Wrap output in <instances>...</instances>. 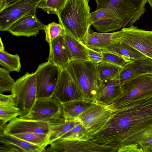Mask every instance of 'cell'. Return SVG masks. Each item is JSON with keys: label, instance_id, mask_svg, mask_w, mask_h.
<instances>
[{"label": "cell", "instance_id": "6da1fadb", "mask_svg": "<svg viewBox=\"0 0 152 152\" xmlns=\"http://www.w3.org/2000/svg\"><path fill=\"white\" fill-rule=\"evenodd\" d=\"M113 109L105 124L91 135L98 144L118 149L152 128V94Z\"/></svg>", "mask_w": 152, "mask_h": 152}, {"label": "cell", "instance_id": "7a4b0ae2", "mask_svg": "<svg viewBox=\"0 0 152 152\" xmlns=\"http://www.w3.org/2000/svg\"><path fill=\"white\" fill-rule=\"evenodd\" d=\"M89 2V0H67L57 16L64 30L82 43L91 25Z\"/></svg>", "mask_w": 152, "mask_h": 152}, {"label": "cell", "instance_id": "3957f363", "mask_svg": "<svg viewBox=\"0 0 152 152\" xmlns=\"http://www.w3.org/2000/svg\"><path fill=\"white\" fill-rule=\"evenodd\" d=\"M65 69L79 88L83 99L96 103V95L102 82L97 64L89 60H72Z\"/></svg>", "mask_w": 152, "mask_h": 152}, {"label": "cell", "instance_id": "277c9868", "mask_svg": "<svg viewBox=\"0 0 152 152\" xmlns=\"http://www.w3.org/2000/svg\"><path fill=\"white\" fill-rule=\"evenodd\" d=\"M96 10L106 9L113 12L121 20L124 28L138 20L146 10L148 0H95Z\"/></svg>", "mask_w": 152, "mask_h": 152}, {"label": "cell", "instance_id": "5b68a950", "mask_svg": "<svg viewBox=\"0 0 152 152\" xmlns=\"http://www.w3.org/2000/svg\"><path fill=\"white\" fill-rule=\"evenodd\" d=\"M15 96L20 117L27 115L34 105L37 98V86L35 73L27 72L15 82L11 92Z\"/></svg>", "mask_w": 152, "mask_h": 152}, {"label": "cell", "instance_id": "8992f818", "mask_svg": "<svg viewBox=\"0 0 152 152\" xmlns=\"http://www.w3.org/2000/svg\"><path fill=\"white\" fill-rule=\"evenodd\" d=\"M123 95L108 106L112 109L152 94V74L141 75L121 85Z\"/></svg>", "mask_w": 152, "mask_h": 152}, {"label": "cell", "instance_id": "52a82bcc", "mask_svg": "<svg viewBox=\"0 0 152 152\" xmlns=\"http://www.w3.org/2000/svg\"><path fill=\"white\" fill-rule=\"evenodd\" d=\"M42 0H17L0 10V30L7 31L15 23L24 16L36 14Z\"/></svg>", "mask_w": 152, "mask_h": 152}, {"label": "cell", "instance_id": "ba28073f", "mask_svg": "<svg viewBox=\"0 0 152 152\" xmlns=\"http://www.w3.org/2000/svg\"><path fill=\"white\" fill-rule=\"evenodd\" d=\"M60 69L50 62L40 64L34 73L37 86V99L53 97Z\"/></svg>", "mask_w": 152, "mask_h": 152}, {"label": "cell", "instance_id": "9c48e42d", "mask_svg": "<svg viewBox=\"0 0 152 152\" xmlns=\"http://www.w3.org/2000/svg\"><path fill=\"white\" fill-rule=\"evenodd\" d=\"M117 148L98 144L93 140L59 139L46 148L45 152H118Z\"/></svg>", "mask_w": 152, "mask_h": 152}, {"label": "cell", "instance_id": "30bf717a", "mask_svg": "<svg viewBox=\"0 0 152 152\" xmlns=\"http://www.w3.org/2000/svg\"><path fill=\"white\" fill-rule=\"evenodd\" d=\"M62 104L53 97L37 99L26 115L20 117L49 123L62 116Z\"/></svg>", "mask_w": 152, "mask_h": 152}, {"label": "cell", "instance_id": "8fae6325", "mask_svg": "<svg viewBox=\"0 0 152 152\" xmlns=\"http://www.w3.org/2000/svg\"><path fill=\"white\" fill-rule=\"evenodd\" d=\"M122 29L124 33L120 43L133 48L152 59V31L139 28L133 25Z\"/></svg>", "mask_w": 152, "mask_h": 152}, {"label": "cell", "instance_id": "7c38bea8", "mask_svg": "<svg viewBox=\"0 0 152 152\" xmlns=\"http://www.w3.org/2000/svg\"><path fill=\"white\" fill-rule=\"evenodd\" d=\"M113 109L108 106L94 103L76 119L86 128L90 135L99 130L110 118Z\"/></svg>", "mask_w": 152, "mask_h": 152}, {"label": "cell", "instance_id": "4fadbf2b", "mask_svg": "<svg viewBox=\"0 0 152 152\" xmlns=\"http://www.w3.org/2000/svg\"><path fill=\"white\" fill-rule=\"evenodd\" d=\"M53 97L62 104L83 99L80 89L66 69H60Z\"/></svg>", "mask_w": 152, "mask_h": 152}, {"label": "cell", "instance_id": "5bb4252c", "mask_svg": "<svg viewBox=\"0 0 152 152\" xmlns=\"http://www.w3.org/2000/svg\"><path fill=\"white\" fill-rule=\"evenodd\" d=\"M91 25L98 31L107 33L124 28L120 19L111 10L101 8L91 13Z\"/></svg>", "mask_w": 152, "mask_h": 152}, {"label": "cell", "instance_id": "9a60e30c", "mask_svg": "<svg viewBox=\"0 0 152 152\" xmlns=\"http://www.w3.org/2000/svg\"><path fill=\"white\" fill-rule=\"evenodd\" d=\"M124 33L122 29L115 32L107 33L96 32L90 29L82 43L86 47L97 51L106 50L113 45L119 42Z\"/></svg>", "mask_w": 152, "mask_h": 152}, {"label": "cell", "instance_id": "2e32d148", "mask_svg": "<svg viewBox=\"0 0 152 152\" xmlns=\"http://www.w3.org/2000/svg\"><path fill=\"white\" fill-rule=\"evenodd\" d=\"M147 74H152V59L145 56L127 63L115 78L122 85L131 79Z\"/></svg>", "mask_w": 152, "mask_h": 152}, {"label": "cell", "instance_id": "e0dca14e", "mask_svg": "<svg viewBox=\"0 0 152 152\" xmlns=\"http://www.w3.org/2000/svg\"><path fill=\"white\" fill-rule=\"evenodd\" d=\"M5 131L11 134L34 132L49 135L50 129L49 123L17 117L7 124Z\"/></svg>", "mask_w": 152, "mask_h": 152}, {"label": "cell", "instance_id": "ac0fdd59", "mask_svg": "<svg viewBox=\"0 0 152 152\" xmlns=\"http://www.w3.org/2000/svg\"><path fill=\"white\" fill-rule=\"evenodd\" d=\"M36 14L24 16L15 23L7 31L17 37L36 36L40 30H43L45 25L39 20Z\"/></svg>", "mask_w": 152, "mask_h": 152}, {"label": "cell", "instance_id": "d6986e66", "mask_svg": "<svg viewBox=\"0 0 152 152\" xmlns=\"http://www.w3.org/2000/svg\"><path fill=\"white\" fill-rule=\"evenodd\" d=\"M123 94L121 84L114 77L102 82L96 95V103L109 106Z\"/></svg>", "mask_w": 152, "mask_h": 152}, {"label": "cell", "instance_id": "ffe728a7", "mask_svg": "<svg viewBox=\"0 0 152 152\" xmlns=\"http://www.w3.org/2000/svg\"><path fill=\"white\" fill-rule=\"evenodd\" d=\"M49 46L48 61L60 69H65L72 59L63 35L55 39Z\"/></svg>", "mask_w": 152, "mask_h": 152}, {"label": "cell", "instance_id": "44dd1931", "mask_svg": "<svg viewBox=\"0 0 152 152\" xmlns=\"http://www.w3.org/2000/svg\"><path fill=\"white\" fill-rule=\"evenodd\" d=\"M0 124H4L20 116L19 108L16 106L14 95L12 94L5 95L0 93Z\"/></svg>", "mask_w": 152, "mask_h": 152}, {"label": "cell", "instance_id": "7402d4cb", "mask_svg": "<svg viewBox=\"0 0 152 152\" xmlns=\"http://www.w3.org/2000/svg\"><path fill=\"white\" fill-rule=\"evenodd\" d=\"M80 122L77 119L66 120L62 117L49 123L50 131L49 135V144L59 139Z\"/></svg>", "mask_w": 152, "mask_h": 152}, {"label": "cell", "instance_id": "603a6c76", "mask_svg": "<svg viewBox=\"0 0 152 152\" xmlns=\"http://www.w3.org/2000/svg\"><path fill=\"white\" fill-rule=\"evenodd\" d=\"M94 103L80 99L62 104V116L66 120L76 119L82 112L91 107Z\"/></svg>", "mask_w": 152, "mask_h": 152}, {"label": "cell", "instance_id": "cb8c5ba5", "mask_svg": "<svg viewBox=\"0 0 152 152\" xmlns=\"http://www.w3.org/2000/svg\"><path fill=\"white\" fill-rule=\"evenodd\" d=\"M63 37L71 54L72 60H89L87 48L86 46L64 30Z\"/></svg>", "mask_w": 152, "mask_h": 152}, {"label": "cell", "instance_id": "d4e9b609", "mask_svg": "<svg viewBox=\"0 0 152 152\" xmlns=\"http://www.w3.org/2000/svg\"><path fill=\"white\" fill-rule=\"evenodd\" d=\"M0 133V140L12 143L21 149L24 152L45 151L46 148L31 143L12 134H9L5 131V130Z\"/></svg>", "mask_w": 152, "mask_h": 152}, {"label": "cell", "instance_id": "484cf974", "mask_svg": "<svg viewBox=\"0 0 152 152\" xmlns=\"http://www.w3.org/2000/svg\"><path fill=\"white\" fill-rule=\"evenodd\" d=\"M104 51L115 53L128 62L146 56L136 50L120 42L113 45L108 49L102 51Z\"/></svg>", "mask_w": 152, "mask_h": 152}, {"label": "cell", "instance_id": "4316f807", "mask_svg": "<svg viewBox=\"0 0 152 152\" xmlns=\"http://www.w3.org/2000/svg\"><path fill=\"white\" fill-rule=\"evenodd\" d=\"M0 64L10 72H18L21 66L18 55L11 54L5 50L0 51Z\"/></svg>", "mask_w": 152, "mask_h": 152}, {"label": "cell", "instance_id": "83f0119b", "mask_svg": "<svg viewBox=\"0 0 152 152\" xmlns=\"http://www.w3.org/2000/svg\"><path fill=\"white\" fill-rule=\"evenodd\" d=\"M97 68L102 82L117 76L122 67L107 62H102L97 64Z\"/></svg>", "mask_w": 152, "mask_h": 152}, {"label": "cell", "instance_id": "f1b7e54d", "mask_svg": "<svg viewBox=\"0 0 152 152\" xmlns=\"http://www.w3.org/2000/svg\"><path fill=\"white\" fill-rule=\"evenodd\" d=\"M31 143L46 148L49 144V135L34 132H23L12 134Z\"/></svg>", "mask_w": 152, "mask_h": 152}, {"label": "cell", "instance_id": "f546056e", "mask_svg": "<svg viewBox=\"0 0 152 152\" xmlns=\"http://www.w3.org/2000/svg\"><path fill=\"white\" fill-rule=\"evenodd\" d=\"M131 144L136 145L139 152H152V128L139 135Z\"/></svg>", "mask_w": 152, "mask_h": 152}, {"label": "cell", "instance_id": "4dcf8cb0", "mask_svg": "<svg viewBox=\"0 0 152 152\" xmlns=\"http://www.w3.org/2000/svg\"><path fill=\"white\" fill-rule=\"evenodd\" d=\"M59 139L93 140L86 128L80 122L63 135Z\"/></svg>", "mask_w": 152, "mask_h": 152}, {"label": "cell", "instance_id": "1f68e13d", "mask_svg": "<svg viewBox=\"0 0 152 152\" xmlns=\"http://www.w3.org/2000/svg\"><path fill=\"white\" fill-rule=\"evenodd\" d=\"M67 0H42L37 8L41 9L48 14L58 15L62 10Z\"/></svg>", "mask_w": 152, "mask_h": 152}, {"label": "cell", "instance_id": "d6a6232c", "mask_svg": "<svg viewBox=\"0 0 152 152\" xmlns=\"http://www.w3.org/2000/svg\"><path fill=\"white\" fill-rule=\"evenodd\" d=\"M45 34V41L50 45L52 42L59 36L63 35L64 29L60 23L53 22L45 25L43 30Z\"/></svg>", "mask_w": 152, "mask_h": 152}, {"label": "cell", "instance_id": "836d02e7", "mask_svg": "<svg viewBox=\"0 0 152 152\" xmlns=\"http://www.w3.org/2000/svg\"><path fill=\"white\" fill-rule=\"evenodd\" d=\"M10 72L4 68H0V93L11 92L12 91L15 81L10 76Z\"/></svg>", "mask_w": 152, "mask_h": 152}, {"label": "cell", "instance_id": "e575fe53", "mask_svg": "<svg viewBox=\"0 0 152 152\" xmlns=\"http://www.w3.org/2000/svg\"><path fill=\"white\" fill-rule=\"evenodd\" d=\"M102 62L111 63L122 67L128 62L117 54L109 51H102Z\"/></svg>", "mask_w": 152, "mask_h": 152}, {"label": "cell", "instance_id": "d590c367", "mask_svg": "<svg viewBox=\"0 0 152 152\" xmlns=\"http://www.w3.org/2000/svg\"><path fill=\"white\" fill-rule=\"evenodd\" d=\"M0 152H24L21 149L10 142L0 140Z\"/></svg>", "mask_w": 152, "mask_h": 152}, {"label": "cell", "instance_id": "8d00e7d4", "mask_svg": "<svg viewBox=\"0 0 152 152\" xmlns=\"http://www.w3.org/2000/svg\"><path fill=\"white\" fill-rule=\"evenodd\" d=\"M87 47L89 60L96 64L101 62L102 59L101 52Z\"/></svg>", "mask_w": 152, "mask_h": 152}, {"label": "cell", "instance_id": "74e56055", "mask_svg": "<svg viewBox=\"0 0 152 152\" xmlns=\"http://www.w3.org/2000/svg\"><path fill=\"white\" fill-rule=\"evenodd\" d=\"M17 0H0V10Z\"/></svg>", "mask_w": 152, "mask_h": 152}, {"label": "cell", "instance_id": "f35d334b", "mask_svg": "<svg viewBox=\"0 0 152 152\" xmlns=\"http://www.w3.org/2000/svg\"><path fill=\"white\" fill-rule=\"evenodd\" d=\"M0 51L5 50L3 43L2 42L1 38H0Z\"/></svg>", "mask_w": 152, "mask_h": 152}, {"label": "cell", "instance_id": "ab89813d", "mask_svg": "<svg viewBox=\"0 0 152 152\" xmlns=\"http://www.w3.org/2000/svg\"><path fill=\"white\" fill-rule=\"evenodd\" d=\"M147 2L152 8V0H148Z\"/></svg>", "mask_w": 152, "mask_h": 152}]
</instances>
